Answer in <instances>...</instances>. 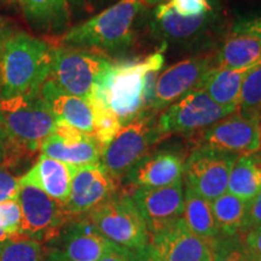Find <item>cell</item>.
I'll list each match as a JSON object with an SVG mask.
<instances>
[{"label":"cell","instance_id":"8d00e7d4","mask_svg":"<svg viewBox=\"0 0 261 261\" xmlns=\"http://www.w3.org/2000/svg\"><path fill=\"white\" fill-rule=\"evenodd\" d=\"M253 227H261V191L250 201L249 211H248L246 230ZM243 233V232H242Z\"/></svg>","mask_w":261,"mask_h":261},{"label":"cell","instance_id":"5bb4252c","mask_svg":"<svg viewBox=\"0 0 261 261\" xmlns=\"http://www.w3.org/2000/svg\"><path fill=\"white\" fill-rule=\"evenodd\" d=\"M117 192L116 180L102 163L75 167L65 210L71 218H83Z\"/></svg>","mask_w":261,"mask_h":261},{"label":"cell","instance_id":"74e56055","mask_svg":"<svg viewBox=\"0 0 261 261\" xmlns=\"http://www.w3.org/2000/svg\"><path fill=\"white\" fill-rule=\"evenodd\" d=\"M98 261H130V250L114 244L112 249Z\"/></svg>","mask_w":261,"mask_h":261},{"label":"cell","instance_id":"d590c367","mask_svg":"<svg viewBox=\"0 0 261 261\" xmlns=\"http://www.w3.org/2000/svg\"><path fill=\"white\" fill-rule=\"evenodd\" d=\"M232 33L246 34L257 39L261 42V15L248 16L237 19L231 29Z\"/></svg>","mask_w":261,"mask_h":261},{"label":"cell","instance_id":"e0dca14e","mask_svg":"<svg viewBox=\"0 0 261 261\" xmlns=\"http://www.w3.org/2000/svg\"><path fill=\"white\" fill-rule=\"evenodd\" d=\"M129 196L144 219L149 233L181 218L184 211L182 179L168 187L135 189Z\"/></svg>","mask_w":261,"mask_h":261},{"label":"cell","instance_id":"b9f144b4","mask_svg":"<svg viewBox=\"0 0 261 261\" xmlns=\"http://www.w3.org/2000/svg\"><path fill=\"white\" fill-rule=\"evenodd\" d=\"M8 150V142H6L4 132H3L2 127H0V166H2L3 161H4Z\"/></svg>","mask_w":261,"mask_h":261},{"label":"cell","instance_id":"8992f818","mask_svg":"<svg viewBox=\"0 0 261 261\" xmlns=\"http://www.w3.org/2000/svg\"><path fill=\"white\" fill-rule=\"evenodd\" d=\"M84 218L116 246L135 250L149 244L148 227L128 194L116 192Z\"/></svg>","mask_w":261,"mask_h":261},{"label":"cell","instance_id":"7c38bea8","mask_svg":"<svg viewBox=\"0 0 261 261\" xmlns=\"http://www.w3.org/2000/svg\"><path fill=\"white\" fill-rule=\"evenodd\" d=\"M200 140V144H208L238 156L260 151L259 116L234 112L201 132Z\"/></svg>","mask_w":261,"mask_h":261},{"label":"cell","instance_id":"ffe728a7","mask_svg":"<svg viewBox=\"0 0 261 261\" xmlns=\"http://www.w3.org/2000/svg\"><path fill=\"white\" fill-rule=\"evenodd\" d=\"M40 96L58 123L93 135V112L89 100L64 92L48 79L42 85Z\"/></svg>","mask_w":261,"mask_h":261},{"label":"cell","instance_id":"5b68a950","mask_svg":"<svg viewBox=\"0 0 261 261\" xmlns=\"http://www.w3.org/2000/svg\"><path fill=\"white\" fill-rule=\"evenodd\" d=\"M162 139L165 136L160 130L156 112L143 110L104 146L100 163L115 180H119Z\"/></svg>","mask_w":261,"mask_h":261},{"label":"cell","instance_id":"1f68e13d","mask_svg":"<svg viewBox=\"0 0 261 261\" xmlns=\"http://www.w3.org/2000/svg\"><path fill=\"white\" fill-rule=\"evenodd\" d=\"M21 223L22 212L18 200L2 202L0 203V228L11 236L21 234L19 233Z\"/></svg>","mask_w":261,"mask_h":261},{"label":"cell","instance_id":"e575fe53","mask_svg":"<svg viewBox=\"0 0 261 261\" xmlns=\"http://www.w3.org/2000/svg\"><path fill=\"white\" fill-rule=\"evenodd\" d=\"M244 249L252 261H261V227H253L240 234Z\"/></svg>","mask_w":261,"mask_h":261},{"label":"cell","instance_id":"6da1fadb","mask_svg":"<svg viewBox=\"0 0 261 261\" xmlns=\"http://www.w3.org/2000/svg\"><path fill=\"white\" fill-rule=\"evenodd\" d=\"M48 42L25 32H14L0 48V100L40 93L54 57Z\"/></svg>","mask_w":261,"mask_h":261},{"label":"cell","instance_id":"4fadbf2b","mask_svg":"<svg viewBox=\"0 0 261 261\" xmlns=\"http://www.w3.org/2000/svg\"><path fill=\"white\" fill-rule=\"evenodd\" d=\"M212 241L191 232L182 218L149 233V244L161 261H213Z\"/></svg>","mask_w":261,"mask_h":261},{"label":"cell","instance_id":"484cf974","mask_svg":"<svg viewBox=\"0 0 261 261\" xmlns=\"http://www.w3.org/2000/svg\"><path fill=\"white\" fill-rule=\"evenodd\" d=\"M250 201L242 200L230 192H225L211 201V207L223 236H236L246 230Z\"/></svg>","mask_w":261,"mask_h":261},{"label":"cell","instance_id":"d6a6232c","mask_svg":"<svg viewBox=\"0 0 261 261\" xmlns=\"http://www.w3.org/2000/svg\"><path fill=\"white\" fill-rule=\"evenodd\" d=\"M168 3L181 17H201L215 10L212 0H169Z\"/></svg>","mask_w":261,"mask_h":261},{"label":"cell","instance_id":"44dd1931","mask_svg":"<svg viewBox=\"0 0 261 261\" xmlns=\"http://www.w3.org/2000/svg\"><path fill=\"white\" fill-rule=\"evenodd\" d=\"M249 70L214 65L202 76L196 89L203 90L219 106L237 112L243 81Z\"/></svg>","mask_w":261,"mask_h":261},{"label":"cell","instance_id":"9a60e30c","mask_svg":"<svg viewBox=\"0 0 261 261\" xmlns=\"http://www.w3.org/2000/svg\"><path fill=\"white\" fill-rule=\"evenodd\" d=\"M215 64L208 56L190 57L171 65L159 75L150 110L160 112L197 87L202 76Z\"/></svg>","mask_w":261,"mask_h":261},{"label":"cell","instance_id":"ac0fdd59","mask_svg":"<svg viewBox=\"0 0 261 261\" xmlns=\"http://www.w3.org/2000/svg\"><path fill=\"white\" fill-rule=\"evenodd\" d=\"M184 163V158L177 150H159L140 159L123 178L133 189L168 187L181 180Z\"/></svg>","mask_w":261,"mask_h":261},{"label":"cell","instance_id":"9c48e42d","mask_svg":"<svg viewBox=\"0 0 261 261\" xmlns=\"http://www.w3.org/2000/svg\"><path fill=\"white\" fill-rule=\"evenodd\" d=\"M18 203L22 212L19 233L46 241L73 219L65 207L50 197L25 175L19 178Z\"/></svg>","mask_w":261,"mask_h":261},{"label":"cell","instance_id":"f6af8a7d","mask_svg":"<svg viewBox=\"0 0 261 261\" xmlns=\"http://www.w3.org/2000/svg\"><path fill=\"white\" fill-rule=\"evenodd\" d=\"M14 236H15V234H14ZM9 237H11V234L6 233L4 230H2V228H0V242H3V241H5L6 238H9Z\"/></svg>","mask_w":261,"mask_h":261},{"label":"cell","instance_id":"f1b7e54d","mask_svg":"<svg viewBox=\"0 0 261 261\" xmlns=\"http://www.w3.org/2000/svg\"><path fill=\"white\" fill-rule=\"evenodd\" d=\"M93 112V136L100 145L107 146L121 129L122 123L109 108L103 104L89 100Z\"/></svg>","mask_w":261,"mask_h":261},{"label":"cell","instance_id":"3957f363","mask_svg":"<svg viewBox=\"0 0 261 261\" xmlns=\"http://www.w3.org/2000/svg\"><path fill=\"white\" fill-rule=\"evenodd\" d=\"M158 51L144 60L113 62L104 71L87 100L109 108L122 126L136 119L144 109V74L154 63Z\"/></svg>","mask_w":261,"mask_h":261},{"label":"cell","instance_id":"7bdbcfd3","mask_svg":"<svg viewBox=\"0 0 261 261\" xmlns=\"http://www.w3.org/2000/svg\"><path fill=\"white\" fill-rule=\"evenodd\" d=\"M169 0H144L146 6H156L159 4H162V3H167Z\"/></svg>","mask_w":261,"mask_h":261},{"label":"cell","instance_id":"bcb514c9","mask_svg":"<svg viewBox=\"0 0 261 261\" xmlns=\"http://www.w3.org/2000/svg\"><path fill=\"white\" fill-rule=\"evenodd\" d=\"M259 121H260V128H261V114L259 115ZM261 150V149H260Z\"/></svg>","mask_w":261,"mask_h":261},{"label":"cell","instance_id":"ab89813d","mask_svg":"<svg viewBox=\"0 0 261 261\" xmlns=\"http://www.w3.org/2000/svg\"><path fill=\"white\" fill-rule=\"evenodd\" d=\"M106 0H68L69 6L77 10H86V11H92L98 5L102 4Z\"/></svg>","mask_w":261,"mask_h":261},{"label":"cell","instance_id":"4dcf8cb0","mask_svg":"<svg viewBox=\"0 0 261 261\" xmlns=\"http://www.w3.org/2000/svg\"><path fill=\"white\" fill-rule=\"evenodd\" d=\"M213 261H252L244 249L240 234L223 236L219 234L212 241Z\"/></svg>","mask_w":261,"mask_h":261},{"label":"cell","instance_id":"2e32d148","mask_svg":"<svg viewBox=\"0 0 261 261\" xmlns=\"http://www.w3.org/2000/svg\"><path fill=\"white\" fill-rule=\"evenodd\" d=\"M40 150L42 155L80 167L99 163L103 146L93 135L57 122L55 132L44 140Z\"/></svg>","mask_w":261,"mask_h":261},{"label":"cell","instance_id":"277c9868","mask_svg":"<svg viewBox=\"0 0 261 261\" xmlns=\"http://www.w3.org/2000/svg\"><path fill=\"white\" fill-rule=\"evenodd\" d=\"M0 127L16 150L35 152L55 132L57 121L40 93L0 100Z\"/></svg>","mask_w":261,"mask_h":261},{"label":"cell","instance_id":"d6986e66","mask_svg":"<svg viewBox=\"0 0 261 261\" xmlns=\"http://www.w3.org/2000/svg\"><path fill=\"white\" fill-rule=\"evenodd\" d=\"M217 12L212 11L201 17H181L175 14L169 3H162L155 6L151 18V29L156 37L163 41L189 44L204 37L215 25Z\"/></svg>","mask_w":261,"mask_h":261},{"label":"cell","instance_id":"f546056e","mask_svg":"<svg viewBox=\"0 0 261 261\" xmlns=\"http://www.w3.org/2000/svg\"><path fill=\"white\" fill-rule=\"evenodd\" d=\"M237 112L255 116L261 114V64L247 74L241 90Z\"/></svg>","mask_w":261,"mask_h":261},{"label":"cell","instance_id":"603a6c76","mask_svg":"<svg viewBox=\"0 0 261 261\" xmlns=\"http://www.w3.org/2000/svg\"><path fill=\"white\" fill-rule=\"evenodd\" d=\"M25 21L41 33L64 32L70 22V6L68 0H17Z\"/></svg>","mask_w":261,"mask_h":261},{"label":"cell","instance_id":"d4e9b609","mask_svg":"<svg viewBox=\"0 0 261 261\" xmlns=\"http://www.w3.org/2000/svg\"><path fill=\"white\" fill-rule=\"evenodd\" d=\"M261 191V150L238 156L228 178L227 191L246 201H252Z\"/></svg>","mask_w":261,"mask_h":261},{"label":"cell","instance_id":"f35d334b","mask_svg":"<svg viewBox=\"0 0 261 261\" xmlns=\"http://www.w3.org/2000/svg\"><path fill=\"white\" fill-rule=\"evenodd\" d=\"M130 261H161L156 253L152 249V247L148 246L140 248V249L130 250Z\"/></svg>","mask_w":261,"mask_h":261},{"label":"cell","instance_id":"8fae6325","mask_svg":"<svg viewBox=\"0 0 261 261\" xmlns=\"http://www.w3.org/2000/svg\"><path fill=\"white\" fill-rule=\"evenodd\" d=\"M45 242L42 261H98L114 247L84 217L73 218Z\"/></svg>","mask_w":261,"mask_h":261},{"label":"cell","instance_id":"ee69618b","mask_svg":"<svg viewBox=\"0 0 261 261\" xmlns=\"http://www.w3.org/2000/svg\"><path fill=\"white\" fill-rule=\"evenodd\" d=\"M0 5L10 6V8H15L17 4V0H0Z\"/></svg>","mask_w":261,"mask_h":261},{"label":"cell","instance_id":"cb8c5ba5","mask_svg":"<svg viewBox=\"0 0 261 261\" xmlns=\"http://www.w3.org/2000/svg\"><path fill=\"white\" fill-rule=\"evenodd\" d=\"M215 63L230 69H252L261 64V42L250 35L231 32L218 51Z\"/></svg>","mask_w":261,"mask_h":261},{"label":"cell","instance_id":"836d02e7","mask_svg":"<svg viewBox=\"0 0 261 261\" xmlns=\"http://www.w3.org/2000/svg\"><path fill=\"white\" fill-rule=\"evenodd\" d=\"M19 191V178L0 166V203L5 201L17 200Z\"/></svg>","mask_w":261,"mask_h":261},{"label":"cell","instance_id":"60d3db41","mask_svg":"<svg viewBox=\"0 0 261 261\" xmlns=\"http://www.w3.org/2000/svg\"><path fill=\"white\" fill-rule=\"evenodd\" d=\"M15 31H14V28H12L11 23H10L8 19L0 16V48H2L3 44L8 40V38Z\"/></svg>","mask_w":261,"mask_h":261},{"label":"cell","instance_id":"4316f807","mask_svg":"<svg viewBox=\"0 0 261 261\" xmlns=\"http://www.w3.org/2000/svg\"><path fill=\"white\" fill-rule=\"evenodd\" d=\"M181 218L191 232L205 240H214L219 236V228L212 212L211 201L205 200L185 185L184 211Z\"/></svg>","mask_w":261,"mask_h":261},{"label":"cell","instance_id":"7402d4cb","mask_svg":"<svg viewBox=\"0 0 261 261\" xmlns=\"http://www.w3.org/2000/svg\"><path fill=\"white\" fill-rule=\"evenodd\" d=\"M73 169L74 166L41 154L38 162L24 175L65 207L70 194Z\"/></svg>","mask_w":261,"mask_h":261},{"label":"cell","instance_id":"7a4b0ae2","mask_svg":"<svg viewBox=\"0 0 261 261\" xmlns=\"http://www.w3.org/2000/svg\"><path fill=\"white\" fill-rule=\"evenodd\" d=\"M145 8L144 0H119L87 21L68 29L62 42L65 46L110 54L128 50L138 35Z\"/></svg>","mask_w":261,"mask_h":261},{"label":"cell","instance_id":"83f0119b","mask_svg":"<svg viewBox=\"0 0 261 261\" xmlns=\"http://www.w3.org/2000/svg\"><path fill=\"white\" fill-rule=\"evenodd\" d=\"M44 247L40 241L15 234L0 242V261H42Z\"/></svg>","mask_w":261,"mask_h":261},{"label":"cell","instance_id":"ba28073f","mask_svg":"<svg viewBox=\"0 0 261 261\" xmlns=\"http://www.w3.org/2000/svg\"><path fill=\"white\" fill-rule=\"evenodd\" d=\"M234 113L221 107L201 89H194L166 108L159 116V127L163 136L194 135Z\"/></svg>","mask_w":261,"mask_h":261},{"label":"cell","instance_id":"52a82bcc","mask_svg":"<svg viewBox=\"0 0 261 261\" xmlns=\"http://www.w3.org/2000/svg\"><path fill=\"white\" fill-rule=\"evenodd\" d=\"M112 63L102 52L71 46L55 47L48 80L64 92L89 99L94 85Z\"/></svg>","mask_w":261,"mask_h":261},{"label":"cell","instance_id":"30bf717a","mask_svg":"<svg viewBox=\"0 0 261 261\" xmlns=\"http://www.w3.org/2000/svg\"><path fill=\"white\" fill-rule=\"evenodd\" d=\"M238 155L198 144L184 163L187 187L208 201H213L227 191L231 169Z\"/></svg>","mask_w":261,"mask_h":261}]
</instances>
